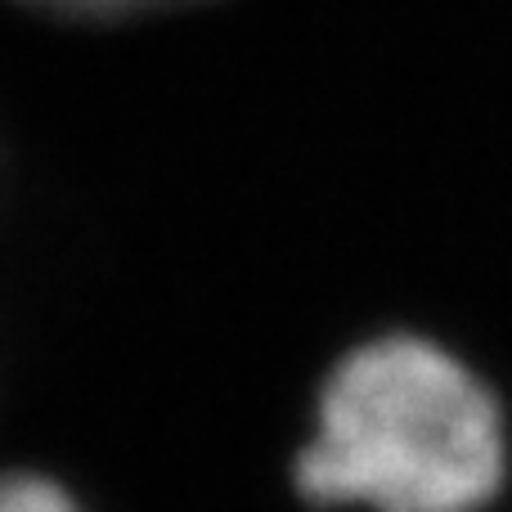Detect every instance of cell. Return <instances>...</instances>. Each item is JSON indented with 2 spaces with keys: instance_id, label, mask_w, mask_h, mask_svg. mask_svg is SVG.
I'll use <instances>...</instances> for the list:
<instances>
[{
  "instance_id": "6da1fadb",
  "label": "cell",
  "mask_w": 512,
  "mask_h": 512,
  "mask_svg": "<svg viewBox=\"0 0 512 512\" xmlns=\"http://www.w3.org/2000/svg\"><path fill=\"white\" fill-rule=\"evenodd\" d=\"M306 512H499L512 495V418L454 351L387 333L315 387L288 459Z\"/></svg>"
},
{
  "instance_id": "7a4b0ae2",
  "label": "cell",
  "mask_w": 512,
  "mask_h": 512,
  "mask_svg": "<svg viewBox=\"0 0 512 512\" xmlns=\"http://www.w3.org/2000/svg\"><path fill=\"white\" fill-rule=\"evenodd\" d=\"M0 512H90L86 499L50 472L9 468L0 472Z\"/></svg>"
},
{
  "instance_id": "3957f363",
  "label": "cell",
  "mask_w": 512,
  "mask_h": 512,
  "mask_svg": "<svg viewBox=\"0 0 512 512\" xmlns=\"http://www.w3.org/2000/svg\"><path fill=\"white\" fill-rule=\"evenodd\" d=\"M27 9L41 14H59V18H86V23H104V18H131L144 9H162V5H180V0H18Z\"/></svg>"
}]
</instances>
